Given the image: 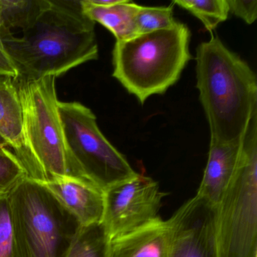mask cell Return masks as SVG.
I'll use <instances>...</instances> for the list:
<instances>
[{"label": "cell", "mask_w": 257, "mask_h": 257, "mask_svg": "<svg viewBox=\"0 0 257 257\" xmlns=\"http://www.w3.org/2000/svg\"><path fill=\"white\" fill-rule=\"evenodd\" d=\"M172 231L160 216L110 240V257H171Z\"/></svg>", "instance_id": "30bf717a"}, {"label": "cell", "mask_w": 257, "mask_h": 257, "mask_svg": "<svg viewBox=\"0 0 257 257\" xmlns=\"http://www.w3.org/2000/svg\"><path fill=\"white\" fill-rule=\"evenodd\" d=\"M13 226L9 195L0 196V257H12Z\"/></svg>", "instance_id": "ffe728a7"}, {"label": "cell", "mask_w": 257, "mask_h": 257, "mask_svg": "<svg viewBox=\"0 0 257 257\" xmlns=\"http://www.w3.org/2000/svg\"><path fill=\"white\" fill-rule=\"evenodd\" d=\"M172 3L199 19L211 34L229 14L227 0H176Z\"/></svg>", "instance_id": "e0dca14e"}, {"label": "cell", "mask_w": 257, "mask_h": 257, "mask_svg": "<svg viewBox=\"0 0 257 257\" xmlns=\"http://www.w3.org/2000/svg\"><path fill=\"white\" fill-rule=\"evenodd\" d=\"M174 4L168 7H150L141 6L136 15L137 32L139 34L169 29L177 25L174 19Z\"/></svg>", "instance_id": "ac0fdd59"}, {"label": "cell", "mask_w": 257, "mask_h": 257, "mask_svg": "<svg viewBox=\"0 0 257 257\" xmlns=\"http://www.w3.org/2000/svg\"><path fill=\"white\" fill-rule=\"evenodd\" d=\"M196 87L208 121L210 144H237L257 113L256 77L217 36L196 49Z\"/></svg>", "instance_id": "7a4b0ae2"}, {"label": "cell", "mask_w": 257, "mask_h": 257, "mask_svg": "<svg viewBox=\"0 0 257 257\" xmlns=\"http://www.w3.org/2000/svg\"><path fill=\"white\" fill-rule=\"evenodd\" d=\"M55 76L14 79L23 115L24 154L28 177L48 183L72 177L67 164Z\"/></svg>", "instance_id": "277c9868"}, {"label": "cell", "mask_w": 257, "mask_h": 257, "mask_svg": "<svg viewBox=\"0 0 257 257\" xmlns=\"http://www.w3.org/2000/svg\"><path fill=\"white\" fill-rule=\"evenodd\" d=\"M240 141L237 144H210L207 165L196 195L214 207L235 172Z\"/></svg>", "instance_id": "7c38bea8"}, {"label": "cell", "mask_w": 257, "mask_h": 257, "mask_svg": "<svg viewBox=\"0 0 257 257\" xmlns=\"http://www.w3.org/2000/svg\"><path fill=\"white\" fill-rule=\"evenodd\" d=\"M80 5L82 13L94 23L97 22L109 30L116 41L138 35L135 19L141 6L129 0H121L119 4L109 7L96 5L91 0H82Z\"/></svg>", "instance_id": "4fadbf2b"}, {"label": "cell", "mask_w": 257, "mask_h": 257, "mask_svg": "<svg viewBox=\"0 0 257 257\" xmlns=\"http://www.w3.org/2000/svg\"><path fill=\"white\" fill-rule=\"evenodd\" d=\"M18 76L17 70L0 40V77H10L16 79Z\"/></svg>", "instance_id": "7402d4cb"}, {"label": "cell", "mask_w": 257, "mask_h": 257, "mask_svg": "<svg viewBox=\"0 0 257 257\" xmlns=\"http://www.w3.org/2000/svg\"><path fill=\"white\" fill-rule=\"evenodd\" d=\"M43 185L76 218L81 226L101 223L104 197L103 192L95 186L73 177H64Z\"/></svg>", "instance_id": "8fae6325"}, {"label": "cell", "mask_w": 257, "mask_h": 257, "mask_svg": "<svg viewBox=\"0 0 257 257\" xmlns=\"http://www.w3.org/2000/svg\"><path fill=\"white\" fill-rule=\"evenodd\" d=\"M0 136L21 160L24 154L23 115L17 87L10 77H0Z\"/></svg>", "instance_id": "5bb4252c"}, {"label": "cell", "mask_w": 257, "mask_h": 257, "mask_svg": "<svg viewBox=\"0 0 257 257\" xmlns=\"http://www.w3.org/2000/svg\"><path fill=\"white\" fill-rule=\"evenodd\" d=\"M168 220L172 231L171 257H218L216 207L195 195Z\"/></svg>", "instance_id": "9c48e42d"}, {"label": "cell", "mask_w": 257, "mask_h": 257, "mask_svg": "<svg viewBox=\"0 0 257 257\" xmlns=\"http://www.w3.org/2000/svg\"><path fill=\"white\" fill-rule=\"evenodd\" d=\"M190 31L177 22L169 29L139 34L116 41L112 52V76L141 104L166 92L192 59Z\"/></svg>", "instance_id": "3957f363"}, {"label": "cell", "mask_w": 257, "mask_h": 257, "mask_svg": "<svg viewBox=\"0 0 257 257\" xmlns=\"http://www.w3.org/2000/svg\"><path fill=\"white\" fill-rule=\"evenodd\" d=\"M166 193L151 177H137L103 192L101 225L110 240L159 217Z\"/></svg>", "instance_id": "ba28073f"}, {"label": "cell", "mask_w": 257, "mask_h": 257, "mask_svg": "<svg viewBox=\"0 0 257 257\" xmlns=\"http://www.w3.org/2000/svg\"><path fill=\"white\" fill-rule=\"evenodd\" d=\"M70 175L102 192L138 175L102 133L94 112L79 102L58 103Z\"/></svg>", "instance_id": "52a82bcc"}, {"label": "cell", "mask_w": 257, "mask_h": 257, "mask_svg": "<svg viewBox=\"0 0 257 257\" xmlns=\"http://www.w3.org/2000/svg\"><path fill=\"white\" fill-rule=\"evenodd\" d=\"M229 13L252 25L257 19L256 0H227Z\"/></svg>", "instance_id": "44dd1931"}, {"label": "cell", "mask_w": 257, "mask_h": 257, "mask_svg": "<svg viewBox=\"0 0 257 257\" xmlns=\"http://www.w3.org/2000/svg\"><path fill=\"white\" fill-rule=\"evenodd\" d=\"M9 197L12 257H65L80 225L55 195L28 177Z\"/></svg>", "instance_id": "5b68a950"}, {"label": "cell", "mask_w": 257, "mask_h": 257, "mask_svg": "<svg viewBox=\"0 0 257 257\" xmlns=\"http://www.w3.org/2000/svg\"><path fill=\"white\" fill-rule=\"evenodd\" d=\"M95 23L82 13L80 1H51L22 37L2 39L17 70L16 79L55 78L98 58Z\"/></svg>", "instance_id": "6da1fadb"}, {"label": "cell", "mask_w": 257, "mask_h": 257, "mask_svg": "<svg viewBox=\"0 0 257 257\" xmlns=\"http://www.w3.org/2000/svg\"><path fill=\"white\" fill-rule=\"evenodd\" d=\"M240 144L235 172L216 206L218 257H257V113Z\"/></svg>", "instance_id": "8992f818"}, {"label": "cell", "mask_w": 257, "mask_h": 257, "mask_svg": "<svg viewBox=\"0 0 257 257\" xmlns=\"http://www.w3.org/2000/svg\"><path fill=\"white\" fill-rule=\"evenodd\" d=\"M47 0H0V40L12 29H26L38 17Z\"/></svg>", "instance_id": "9a60e30c"}, {"label": "cell", "mask_w": 257, "mask_h": 257, "mask_svg": "<svg viewBox=\"0 0 257 257\" xmlns=\"http://www.w3.org/2000/svg\"><path fill=\"white\" fill-rule=\"evenodd\" d=\"M28 177L20 159L7 147H0V196L10 192Z\"/></svg>", "instance_id": "d6986e66"}, {"label": "cell", "mask_w": 257, "mask_h": 257, "mask_svg": "<svg viewBox=\"0 0 257 257\" xmlns=\"http://www.w3.org/2000/svg\"><path fill=\"white\" fill-rule=\"evenodd\" d=\"M0 147H10L7 141L2 136H0Z\"/></svg>", "instance_id": "603a6c76"}, {"label": "cell", "mask_w": 257, "mask_h": 257, "mask_svg": "<svg viewBox=\"0 0 257 257\" xmlns=\"http://www.w3.org/2000/svg\"><path fill=\"white\" fill-rule=\"evenodd\" d=\"M65 257H110V239L101 223L80 225Z\"/></svg>", "instance_id": "2e32d148"}]
</instances>
